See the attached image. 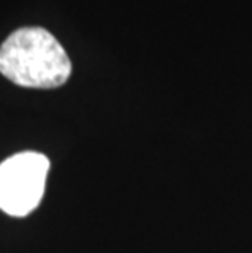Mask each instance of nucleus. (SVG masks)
<instances>
[{
    "label": "nucleus",
    "mask_w": 252,
    "mask_h": 253,
    "mask_svg": "<svg viewBox=\"0 0 252 253\" xmlns=\"http://www.w3.org/2000/svg\"><path fill=\"white\" fill-rule=\"evenodd\" d=\"M50 159L40 152H20L0 164V209L15 217L28 216L45 195Z\"/></svg>",
    "instance_id": "obj_2"
},
{
    "label": "nucleus",
    "mask_w": 252,
    "mask_h": 253,
    "mask_svg": "<svg viewBox=\"0 0 252 253\" xmlns=\"http://www.w3.org/2000/svg\"><path fill=\"white\" fill-rule=\"evenodd\" d=\"M72 64L54 36L40 26L13 31L0 46V74L28 88H56L69 80Z\"/></svg>",
    "instance_id": "obj_1"
}]
</instances>
